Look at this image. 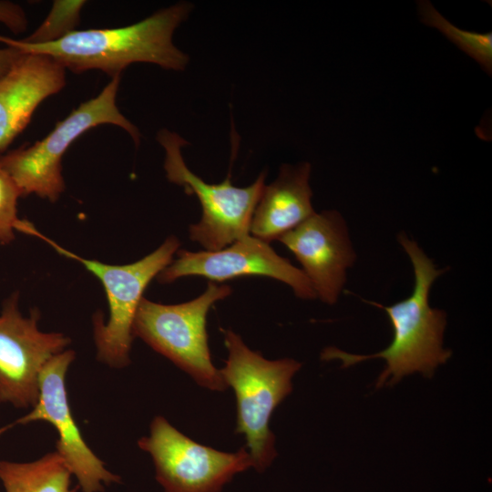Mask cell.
<instances>
[{
  "mask_svg": "<svg viewBox=\"0 0 492 492\" xmlns=\"http://www.w3.org/2000/svg\"><path fill=\"white\" fill-rule=\"evenodd\" d=\"M192 8L191 4L179 2L129 26L76 30L48 44L30 45L1 36L0 42L25 53L48 56L75 73L97 69L113 77L140 62L180 71L189 56L173 44L172 36Z\"/></svg>",
  "mask_w": 492,
  "mask_h": 492,
  "instance_id": "6da1fadb",
  "label": "cell"
},
{
  "mask_svg": "<svg viewBox=\"0 0 492 492\" xmlns=\"http://www.w3.org/2000/svg\"><path fill=\"white\" fill-rule=\"evenodd\" d=\"M398 241L413 265L415 282L411 295L390 306L365 301L387 314L393 327L390 344L373 354H354L335 347H327L321 354L323 360H340L343 368L369 359H384L386 364L377 378L376 388L394 385L414 373L431 378L452 354L443 347L446 314L432 308L428 302L434 282L446 270L436 268L418 244L405 233L398 235Z\"/></svg>",
  "mask_w": 492,
  "mask_h": 492,
  "instance_id": "7a4b0ae2",
  "label": "cell"
},
{
  "mask_svg": "<svg viewBox=\"0 0 492 492\" xmlns=\"http://www.w3.org/2000/svg\"><path fill=\"white\" fill-rule=\"evenodd\" d=\"M223 334L228 358L220 373L235 393L236 433L245 436L252 467L262 472L277 455L271 417L292 391V379L302 364L291 358L265 359L232 330H225Z\"/></svg>",
  "mask_w": 492,
  "mask_h": 492,
  "instance_id": "3957f363",
  "label": "cell"
},
{
  "mask_svg": "<svg viewBox=\"0 0 492 492\" xmlns=\"http://www.w3.org/2000/svg\"><path fill=\"white\" fill-rule=\"evenodd\" d=\"M24 233L41 238L59 254L81 263L102 283L107 293L109 317L104 322L97 313L93 319L94 340L97 359L104 364L122 368L130 363L133 323L143 293L149 282L173 261L179 241L170 236L154 251L138 261L112 265L83 258L58 245L40 233L28 222Z\"/></svg>",
  "mask_w": 492,
  "mask_h": 492,
  "instance_id": "277c9868",
  "label": "cell"
},
{
  "mask_svg": "<svg viewBox=\"0 0 492 492\" xmlns=\"http://www.w3.org/2000/svg\"><path fill=\"white\" fill-rule=\"evenodd\" d=\"M119 82L120 75L113 77L97 97L80 104L41 140L0 156V166L13 179L21 197L35 194L56 201L66 188L62 158L69 146L90 128L102 124L117 125L136 144L139 143L138 129L116 104Z\"/></svg>",
  "mask_w": 492,
  "mask_h": 492,
  "instance_id": "5b68a950",
  "label": "cell"
},
{
  "mask_svg": "<svg viewBox=\"0 0 492 492\" xmlns=\"http://www.w3.org/2000/svg\"><path fill=\"white\" fill-rule=\"evenodd\" d=\"M231 293V286L210 282L202 294L182 303L162 304L143 297L133 336L169 359L199 385L222 392L227 385L211 360L206 320L210 307Z\"/></svg>",
  "mask_w": 492,
  "mask_h": 492,
  "instance_id": "8992f818",
  "label": "cell"
},
{
  "mask_svg": "<svg viewBox=\"0 0 492 492\" xmlns=\"http://www.w3.org/2000/svg\"><path fill=\"white\" fill-rule=\"evenodd\" d=\"M158 141L165 150L164 168L169 181L194 194L201 205L200 221L189 228L190 238L206 251L221 250L250 234L251 218L265 186L261 172L250 186L232 185L230 175L220 183H207L185 164L181 148L188 142L179 135L161 129Z\"/></svg>",
  "mask_w": 492,
  "mask_h": 492,
  "instance_id": "52a82bcc",
  "label": "cell"
},
{
  "mask_svg": "<svg viewBox=\"0 0 492 492\" xmlns=\"http://www.w3.org/2000/svg\"><path fill=\"white\" fill-rule=\"evenodd\" d=\"M138 446L150 455L165 492H220L235 475L252 466L246 447L231 453L201 445L160 415Z\"/></svg>",
  "mask_w": 492,
  "mask_h": 492,
  "instance_id": "ba28073f",
  "label": "cell"
},
{
  "mask_svg": "<svg viewBox=\"0 0 492 492\" xmlns=\"http://www.w3.org/2000/svg\"><path fill=\"white\" fill-rule=\"evenodd\" d=\"M19 298L14 292L0 312V403L27 408L37 401L44 365L63 352L70 339L61 333L41 331L39 311L24 316Z\"/></svg>",
  "mask_w": 492,
  "mask_h": 492,
  "instance_id": "9c48e42d",
  "label": "cell"
},
{
  "mask_svg": "<svg viewBox=\"0 0 492 492\" xmlns=\"http://www.w3.org/2000/svg\"><path fill=\"white\" fill-rule=\"evenodd\" d=\"M75 359L73 350H64L44 365L39 377L38 398L31 411L13 425L45 421L58 435L56 451L74 475L83 492H101L105 485L119 483L120 477L104 463L85 442L73 417L66 388V374Z\"/></svg>",
  "mask_w": 492,
  "mask_h": 492,
  "instance_id": "30bf717a",
  "label": "cell"
},
{
  "mask_svg": "<svg viewBox=\"0 0 492 492\" xmlns=\"http://www.w3.org/2000/svg\"><path fill=\"white\" fill-rule=\"evenodd\" d=\"M177 259L158 276L169 283L185 276H202L212 282L241 276H265L289 285L302 299H314L316 293L304 272L277 254L268 242L250 234L215 251L179 250Z\"/></svg>",
  "mask_w": 492,
  "mask_h": 492,
  "instance_id": "8fae6325",
  "label": "cell"
},
{
  "mask_svg": "<svg viewBox=\"0 0 492 492\" xmlns=\"http://www.w3.org/2000/svg\"><path fill=\"white\" fill-rule=\"evenodd\" d=\"M279 241L296 257L316 297L334 304L356 258L343 218L336 210L314 212Z\"/></svg>",
  "mask_w": 492,
  "mask_h": 492,
  "instance_id": "7c38bea8",
  "label": "cell"
},
{
  "mask_svg": "<svg viewBox=\"0 0 492 492\" xmlns=\"http://www.w3.org/2000/svg\"><path fill=\"white\" fill-rule=\"evenodd\" d=\"M65 85L66 68L37 53H25L0 77V151L26 128L36 108Z\"/></svg>",
  "mask_w": 492,
  "mask_h": 492,
  "instance_id": "4fadbf2b",
  "label": "cell"
},
{
  "mask_svg": "<svg viewBox=\"0 0 492 492\" xmlns=\"http://www.w3.org/2000/svg\"><path fill=\"white\" fill-rule=\"evenodd\" d=\"M311 164L281 166L277 179L264 186L255 207L250 233L270 242L279 240L315 211L309 185Z\"/></svg>",
  "mask_w": 492,
  "mask_h": 492,
  "instance_id": "5bb4252c",
  "label": "cell"
},
{
  "mask_svg": "<svg viewBox=\"0 0 492 492\" xmlns=\"http://www.w3.org/2000/svg\"><path fill=\"white\" fill-rule=\"evenodd\" d=\"M71 472L56 451L32 462L0 460V481L5 492H76Z\"/></svg>",
  "mask_w": 492,
  "mask_h": 492,
  "instance_id": "9a60e30c",
  "label": "cell"
},
{
  "mask_svg": "<svg viewBox=\"0 0 492 492\" xmlns=\"http://www.w3.org/2000/svg\"><path fill=\"white\" fill-rule=\"evenodd\" d=\"M422 21L440 30L461 50L478 62L490 75L492 71V34L462 30L443 17L427 1L419 2Z\"/></svg>",
  "mask_w": 492,
  "mask_h": 492,
  "instance_id": "2e32d148",
  "label": "cell"
},
{
  "mask_svg": "<svg viewBox=\"0 0 492 492\" xmlns=\"http://www.w3.org/2000/svg\"><path fill=\"white\" fill-rule=\"evenodd\" d=\"M86 1L56 0L42 24L22 42L42 45L56 42L76 31L80 19V11Z\"/></svg>",
  "mask_w": 492,
  "mask_h": 492,
  "instance_id": "e0dca14e",
  "label": "cell"
},
{
  "mask_svg": "<svg viewBox=\"0 0 492 492\" xmlns=\"http://www.w3.org/2000/svg\"><path fill=\"white\" fill-rule=\"evenodd\" d=\"M20 197L16 185L0 166V245L12 242L23 223L17 214Z\"/></svg>",
  "mask_w": 492,
  "mask_h": 492,
  "instance_id": "ac0fdd59",
  "label": "cell"
},
{
  "mask_svg": "<svg viewBox=\"0 0 492 492\" xmlns=\"http://www.w3.org/2000/svg\"><path fill=\"white\" fill-rule=\"evenodd\" d=\"M0 23L15 34L25 32L28 26V20L22 6L5 0H0Z\"/></svg>",
  "mask_w": 492,
  "mask_h": 492,
  "instance_id": "d6986e66",
  "label": "cell"
},
{
  "mask_svg": "<svg viewBox=\"0 0 492 492\" xmlns=\"http://www.w3.org/2000/svg\"><path fill=\"white\" fill-rule=\"evenodd\" d=\"M24 54V51L12 45L0 47V77L8 72Z\"/></svg>",
  "mask_w": 492,
  "mask_h": 492,
  "instance_id": "ffe728a7",
  "label": "cell"
},
{
  "mask_svg": "<svg viewBox=\"0 0 492 492\" xmlns=\"http://www.w3.org/2000/svg\"><path fill=\"white\" fill-rule=\"evenodd\" d=\"M12 425H13V424H12V425H6V426H5V427H3V428H0V436H1V434H3L7 428L12 427Z\"/></svg>",
  "mask_w": 492,
  "mask_h": 492,
  "instance_id": "44dd1931",
  "label": "cell"
}]
</instances>
